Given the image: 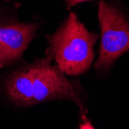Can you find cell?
<instances>
[{
  "label": "cell",
  "instance_id": "cell-4",
  "mask_svg": "<svg viewBox=\"0 0 129 129\" xmlns=\"http://www.w3.org/2000/svg\"><path fill=\"white\" fill-rule=\"evenodd\" d=\"M40 26L38 21H20L8 8L0 10V67L21 59Z\"/></svg>",
  "mask_w": 129,
  "mask_h": 129
},
{
  "label": "cell",
  "instance_id": "cell-5",
  "mask_svg": "<svg viewBox=\"0 0 129 129\" xmlns=\"http://www.w3.org/2000/svg\"><path fill=\"white\" fill-rule=\"evenodd\" d=\"M81 118L83 122L79 124V129H95L86 115H81Z\"/></svg>",
  "mask_w": 129,
  "mask_h": 129
},
{
  "label": "cell",
  "instance_id": "cell-3",
  "mask_svg": "<svg viewBox=\"0 0 129 129\" xmlns=\"http://www.w3.org/2000/svg\"><path fill=\"white\" fill-rule=\"evenodd\" d=\"M98 16L101 44L95 69L98 74H104L129 51V20L118 6L104 0L99 3Z\"/></svg>",
  "mask_w": 129,
  "mask_h": 129
},
{
  "label": "cell",
  "instance_id": "cell-7",
  "mask_svg": "<svg viewBox=\"0 0 129 129\" xmlns=\"http://www.w3.org/2000/svg\"><path fill=\"white\" fill-rule=\"evenodd\" d=\"M1 2H4V3H11L13 0H0Z\"/></svg>",
  "mask_w": 129,
  "mask_h": 129
},
{
  "label": "cell",
  "instance_id": "cell-2",
  "mask_svg": "<svg viewBox=\"0 0 129 129\" xmlns=\"http://www.w3.org/2000/svg\"><path fill=\"white\" fill-rule=\"evenodd\" d=\"M98 37V33L89 31L77 16L70 12L59 27L45 36L48 43L45 55L64 74L77 77L91 67Z\"/></svg>",
  "mask_w": 129,
  "mask_h": 129
},
{
  "label": "cell",
  "instance_id": "cell-6",
  "mask_svg": "<svg viewBox=\"0 0 129 129\" xmlns=\"http://www.w3.org/2000/svg\"><path fill=\"white\" fill-rule=\"evenodd\" d=\"M64 4H65V6H66V9L67 10H70L72 7L77 6V4L79 3H85V2H90V1H93V0H63Z\"/></svg>",
  "mask_w": 129,
  "mask_h": 129
},
{
  "label": "cell",
  "instance_id": "cell-1",
  "mask_svg": "<svg viewBox=\"0 0 129 129\" xmlns=\"http://www.w3.org/2000/svg\"><path fill=\"white\" fill-rule=\"evenodd\" d=\"M4 89L9 101L17 106L69 100L85 115L80 82L68 78L46 55L11 72L5 80Z\"/></svg>",
  "mask_w": 129,
  "mask_h": 129
}]
</instances>
